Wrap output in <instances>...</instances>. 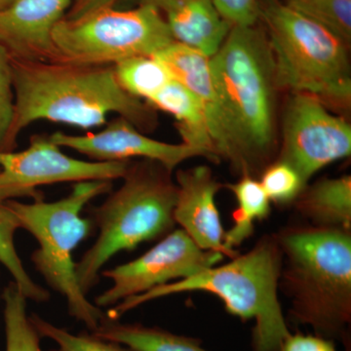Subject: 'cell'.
I'll list each match as a JSON object with an SVG mask.
<instances>
[{
	"label": "cell",
	"mask_w": 351,
	"mask_h": 351,
	"mask_svg": "<svg viewBox=\"0 0 351 351\" xmlns=\"http://www.w3.org/2000/svg\"><path fill=\"white\" fill-rule=\"evenodd\" d=\"M218 100L215 149L242 175L265 169L276 149V71L267 34L232 27L210 58Z\"/></svg>",
	"instance_id": "cell-1"
},
{
	"label": "cell",
	"mask_w": 351,
	"mask_h": 351,
	"mask_svg": "<svg viewBox=\"0 0 351 351\" xmlns=\"http://www.w3.org/2000/svg\"><path fill=\"white\" fill-rule=\"evenodd\" d=\"M15 108L8 151L17 147L21 131L38 120L90 129L107 123L110 113L140 131L158 124L156 110L127 93L113 66L11 59Z\"/></svg>",
	"instance_id": "cell-2"
},
{
	"label": "cell",
	"mask_w": 351,
	"mask_h": 351,
	"mask_svg": "<svg viewBox=\"0 0 351 351\" xmlns=\"http://www.w3.org/2000/svg\"><path fill=\"white\" fill-rule=\"evenodd\" d=\"M283 254L279 284L289 316L316 336H345L351 321V234L339 228L301 226L276 235Z\"/></svg>",
	"instance_id": "cell-3"
},
{
	"label": "cell",
	"mask_w": 351,
	"mask_h": 351,
	"mask_svg": "<svg viewBox=\"0 0 351 351\" xmlns=\"http://www.w3.org/2000/svg\"><path fill=\"white\" fill-rule=\"evenodd\" d=\"M282 265V250L276 235L265 237L230 263L128 298L108 308L106 316L119 320L135 307L159 298L195 291L211 293L232 315L254 321L253 351H279L291 335L277 295Z\"/></svg>",
	"instance_id": "cell-4"
},
{
	"label": "cell",
	"mask_w": 351,
	"mask_h": 351,
	"mask_svg": "<svg viewBox=\"0 0 351 351\" xmlns=\"http://www.w3.org/2000/svg\"><path fill=\"white\" fill-rule=\"evenodd\" d=\"M171 174L156 161H132L121 186L92 208L98 237L75 263L78 284L85 295L98 285L101 269L117 254L172 232L178 188Z\"/></svg>",
	"instance_id": "cell-5"
},
{
	"label": "cell",
	"mask_w": 351,
	"mask_h": 351,
	"mask_svg": "<svg viewBox=\"0 0 351 351\" xmlns=\"http://www.w3.org/2000/svg\"><path fill=\"white\" fill-rule=\"evenodd\" d=\"M112 181L75 182L66 197L45 202L6 201L18 217L21 228L31 233L38 243L31 261L50 289L66 302L69 315L93 332L105 318L103 309L95 306L82 292L75 274L73 252L94 230L91 218L82 212L92 200L110 193Z\"/></svg>",
	"instance_id": "cell-6"
},
{
	"label": "cell",
	"mask_w": 351,
	"mask_h": 351,
	"mask_svg": "<svg viewBox=\"0 0 351 351\" xmlns=\"http://www.w3.org/2000/svg\"><path fill=\"white\" fill-rule=\"evenodd\" d=\"M263 3L261 19L267 29L277 88L311 95L326 107L350 108L348 44L284 2Z\"/></svg>",
	"instance_id": "cell-7"
},
{
	"label": "cell",
	"mask_w": 351,
	"mask_h": 351,
	"mask_svg": "<svg viewBox=\"0 0 351 351\" xmlns=\"http://www.w3.org/2000/svg\"><path fill=\"white\" fill-rule=\"evenodd\" d=\"M58 61L113 66L136 56H154L175 43L162 14L143 1L137 8L101 9L82 19L63 18L52 32Z\"/></svg>",
	"instance_id": "cell-8"
},
{
	"label": "cell",
	"mask_w": 351,
	"mask_h": 351,
	"mask_svg": "<svg viewBox=\"0 0 351 351\" xmlns=\"http://www.w3.org/2000/svg\"><path fill=\"white\" fill-rule=\"evenodd\" d=\"M131 162L80 160L64 154L50 136L34 135L25 151L0 152V203L22 197L43 200L38 188L48 184L122 179Z\"/></svg>",
	"instance_id": "cell-9"
},
{
	"label": "cell",
	"mask_w": 351,
	"mask_h": 351,
	"mask_svg": "<svg viewBox=\"0 0 351 351\" xmlns=\"http://www.w3.org/2000/svg\"><path fill=\"white\" fill-rule=\"evenodd\" d=\"M225 256L201 249L182 228L172 230L132 262L101 270L112 285L97 295L94 304L110 308L120 302L145 294L152 289L184 279L218 265Z\"/></svg>",
	"instance_id": "cell-10"
},
{
	"label": "cell",
	"mask_w": 351,
	"mask_h": 351,
	"mask_svg": "<svg viewBox=\"0 0 351 351\" xmlns=\"http://www.w3.org/2000/svg\"><path fill=\"white\" fill-rule=\"evenodd\" d=\"M350 154V124L316 97L293 93L284 113L279 160L292 166L306 184L318 171Z\"/></svg>",
	"instance_id": "cell-11"
},
{
	"label": "cell",
	"mask_w": 351,
	"mask_h": 351,
	"mask_svg": "<svg viewBox=\"0 0 351 351\" xmlns=\"http://www.w3.org/2000/svg\"><path fill=\"white\" fill-rule=\"evenodd\" d=\"M50 138L60 147H68L100 162L131 160L134 157L156 161L171 172L193 157H206L205 152L191 145L168 144L145 136L130 121L117 117L98 133L68 135L56 132Z\"/></svg>",
	"instance_id": "cell-12"
},
{
	"label": "cell",
	"mask_w": 351,
	"mask_h": 351,
	"mask_svg": "<svg viewBox=\"0 0 351 351\" xmlns=\"http://www.w3.org/2000/svg\"><path fill=\"white\" fill-rule=\"evenodd\" d=\"M73 0H14L0 10V46L11 59L57 62L52 32Z\"/></svg>",
	"instance_id": "cell-13"
},
{
	"label": "cell",
	"mask_w": 351,
	"mask_h": 351,
	"mask_svg": "<svg viewBox=\"0 0 351 351\" xmlns=\"http://www.w3.org/2000/svg\"><path fill=\"white\" fill-rule=\"evenodd\" d=\"M178 196L175 223L203 250L217 252L232 258L223 246V232L216 204L221 184L208 166L179 170L176 174Z\"/></svg>",
	"instance_id": "cell-14"
},
{
	"label": "cell",
	"mask_w": 351,
	"mask_h": 351,
	"mask_svg": "<svg viewBox=\"0 0 351 351\" xmlns=\"http://www.w3.org/2000/svg\"><path fill=\"white\" fill-rule=\"evenodd\" d=\"M160 11L175 43L213 57L232 25L221 17L212 0H143Z\"/></svg>",
	"instance_id": "cell-15"
},
{
	"label": "cell",
	"mask_w": 351,
	"mask_h": 351,
	"mask_svg": "<svg viewBox=\"0 0 351 351\" xmlns=\"http://www.w3.org/2000/svg\"><path fill=\"white\" fill-rule=\"evenodd\" d=\"M154 56L167 68L173 80L188 88L202 101L215 147L218 134V100L210 69V58L178 43L170 44Z\"/></svg>",
	"instance_id": "cell-16"
},
{
	"label": "cell",
	"mask_w": 351,
	"mask_h": 351,
	"mask_svg": "<svg viewBox=\"0 0 351 351\" xmlns=\"http://www.w3.org/2000/svg\"><path fill=\"white\" fill-rule=\"evenodd\" d=\"M147 103L154 110H162L174 117L184 144L205 152L208 159L219 160L210 134L206 110L202 101L188 88L172 80Z\"/></svg>",
	"instance_id": "cell-17"
},
{
	"label": "cell",
	"mask_w": 351,
	"mask_h": 351,
	"mask_svg": "<svg viewBox=\"0 0 351 351\" xmlns=\"http://www.w3.org/2000/svg\"><path fill=\"white\" fill-rule=\"evenodd\" d=\"M300 213L319 228H351V178L350 175L324 179L304 189L297 197Z\"/></svg>",
	"instance_id": "cell-18"
},
{
	"label": "cell",
	"mask_w": 351,
	"mask_h": 351,
	"mask_svg": "<svg viewBox=\"0 0 351 351\" xmlns=\"http://www.w3.org/2000/svg\"><path fill=\"white\" fill-rule=\"evenodd\" d=\"M91 332L134 351H209L203 348L198 339L173 334L161 328L127 324L110 319L107 316Z\"/></svg>",
	"instance_id": "cell-19"
},
{
	"label": "cell",
	"mask_w": 351,
	"mask_h": 351,
	"mask_svg": "<svg viewBox=\"0 0 351 351\" xmlns=\"http://www.w3.org/2000/svg\"><path fill=\"white\" fill-rule=\"evenodd\" d=\"M237 202V208L233 212V226L225 232L223 246L237 257L234 250L242 242L253 234L256 221H262L270 213V200L260 181L253 176L244 174L235 184H228Z\"/></svg>",
	"instance_id": "cell-20"
},
{
	"label": "cell",
	"mask_w": 351,
	"mask_h": 351,
	"mask_svg": "<svg viewBox=\"0 0 351 351\" xmlns=\"http://www.w3.org/2000/svg\"><path fill=\"white\" fill-rule=\"evenodd\" d=\"M18 217L5 202L0 203V263L12 276L20 292L27 300L36 302H46L50 300V292L34 282L25 270L16 249L14 237L20 230Z\"/></svg>",
	"instance_id": "cell-21"
},
{
	"label": "cell",
	"mask_w": 351,
	"mask_h": 351,
	"mask_svg": "<svg viewBox=\"0 0 351 351\" xmlns=\"http://www.w3.org/2000/svg\"><path fill=\"white\" fill-rule=\"evenodd\" d=\"M120 86L136 97L151 100L173 80L167 68L154 56H136L113 64Z\"/></svg>",
	"instance_id": "cell-22"
},
{
	"label": "cell",
	"mask_w": 351,
	"mask_h": 351,
	"mask_svg": "<svg viewBox=\"0 0 351 351\" xmlns=\"http://www.w3.org/2000/svg\"><path fill=\"white\" fill-rule=\"evenodd\" d=\"M5 351H43L38 332L27 314V301L14 281L2 292Z\"/></svg>",
	"instance_id": "cell-23"
},
{
	"label": "cell",
	"mask_w": 351,
	"mask_h": 351,
	"mask_svg": "<svg viewBox=\"0 0 351 351\" xmlns=\"http://www.w3.org/2000/svg\"><path fill=\"white\" fill-rule=\"evenodd\" d=\"M284 3L350 44L351 0H285Z\"/></svg>",
	"instance_id": "cell-24"
},
{
	"label": "cell",
	"mask_w": 351,
	"mask_h": 351,
	"mask_svg": "<svg viewBox=\"0 0 351 351\" xmlns=\"http://www.w3.org/2000/svg\"><path fill=\"white\" fill-rule=\"evenodd\" d=\"M29 318L41 338L52 339L57 343L58 348L49 351H134L115 341L99 338L91 332L71 334L36 313H32Z\"/></svg>",
	"instance_id": "cell-25"
},
{
	"label": "cell",
	"mask_w": 351,
	"mask_h": 351,
	"mask_svg": "<svg viewBox=\"0 0 351 351\" xmlns=\"http://www.w3.org/2000/svg\"><path fill=\"white\" fill-rule=\"evenodd\" d=\"M260 182L270 201L282 204L297 199L306 186L299 173L279 159L263 169Z\"/></svg>",
	"instance_id": "cell-26"
},
{
	"label": "cell",
	"mask_w": 351,
	"mask_h": 351,
	"mask_svg": "<svg viewBox=\"0 0 351 351\" xmlns=\"http://www.w3.org/2000/svg\"><path fill=\"white\" fill-rule=\"evenodd\" d=\"M15 108L10 57L0 46V152H9L8 134Z\"/></svg>",
	"instance_id": "cell-27"
},
{
	"label": "cell",
	"mask_w": 351,
	"mask_h": 351,
	"mask_svg": "<svg viewBox=\"0 0 351 351\" xmlns=\"http://www.w3.org/2000/svg\"><path fill=\"white\" fill-rule=\"evenodd\" d=\"M221 17L232 27H253L261 19L260 0H212Z\"/></svg>",
	"instance_id": "cell-28"
},
{
	"label": "cell",
	"mask_w": 351,
	"mask_h": 351,
	"mask_svg": "<svg viewBox=\"0 0 351 351\" xmlns=\"http://www.w3.org/2000/svg\"><path fill=\"white\" fill-rule=\"evenodd\" d=\"M279 351H337L330 339L319 336L297 334L288 337Z\"/></svg>",
	"instance_id": "cell-29"
},
{
	"label": "cell",
	"mask_w": 351,
	"mask_h": 351,
	"mask_svg": "<svg viewBox=\"0 0 351 351\" xmlns=\"http://www.w3.org/2000/svg\"><path fill=\"white\" fill-rule=\"evenodd\" d=\"M117 1L119 0H73L64 18L71 21L82 19L101 9L113 7Z\"/></svg>",
	"instance_id": "cell-30"
},
{
	"label": "cell",
	"mask_w": 351,
	"mask_h": 351,
	"mask_svg": "<svg viewBox=\"0 0 351 351\" xmlns=\"http://www.w3.org/2000/svg\"><path fill=\"white\" fill-rule=\"evenodd\" d=\"M13 1L14 0H0V10H2V9L6 8V7L10 5Z\"/></svg>",
	"instance_id": "cell-31"
},
{
	"label": "cell",
	"mask_w": 351,
	"mask_h": 351,
	"mask_svg": "<svg viewBox=\"0 0 351 351\" xmlns=\"http://www.w3.org/2000/svg\"><path fill=\"white\" fill-rule=\"evenodd\" d=\"M261 1L265 2V1H269V0H260V2Z\"/></svg>",
	"instance_id": "cell-32"
}]
</instances>
